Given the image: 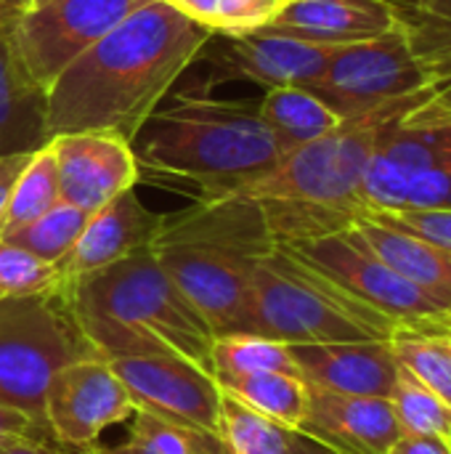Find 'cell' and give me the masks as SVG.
<instances>
[{"label":"cell","instance_id":"28","mask_svg":"<svg viewBox=\"0 0 451 454\" xmlns=\"http://www.w3.org/2000/svg\"><path fill=\"white\" fill-rule=\"evenodd\" d=\"M215 436L226 454H287L292 431L223 394Z\"/></svg>","mask_w":451,"mask_h":454},{"label":"cell","instance_id":"29","mask_svg":"<svg viewBox=\"0 0 451 454\" xmlns=\"http://www.w3.org/2000/svg\"><path fill=\"white\" fill-rule=\"evenodd\" d=\"M388 399L393 404L396 420L404 434L449 442L451 407L404 367H399V378Z\"/></svg>","mask_w":451,"mask_h":454},{"label":"cell","instance_id":"24","mask_svg":"<svg viewBox=\"0 0 451 454\" xmlns=\"http://www.w3.org/2000/svg\"><path fill=\"white\" fill-rule=\"evenodd\" d=\"M221 391L290 431H300L308 415V383L300 375L263 372L231 380L221 386Z\"/></svg>","mask_w":451,"mask_h":454},{"label":"cell","instance_id":"39","mask_svg":"<svg viewBox=\"0 0 451 454\" xmlns=\"http://www.w3.org/2000/svg\"><path fill=\"white\" fill-rule=\"evenodd\" d=\"M32 3H35V0H0V16L8 19V21H13V19H19L27 8H32Z\"/></svg>","mask_w":451,"mask_h":454},{"label":"cell","instance_id":"13","mask_svg":"<svg viewBox=\"0 0 451 454\" xmlns=\"http://www.w3.org/2000/svg\"><path fill=\"white\" fill-rule=\"evenodd\" d=\"M109 364L136 410L215 434L223 391L207 370L178 356H120Z\"/></svg>","mask_w":451,"mask_h":454},{"label":"cell","instance_id":"6","mask_svg":"<svg viewBox=\"0 0 451 454\" xmlns=\"http://www.w3.org/2000/svg\"><path fill=\"white\" fill-rule=\"evenodd\" d=\"M396 322L356 301L322 271L276 245L250 277V333L306 343L388 340Z\"/></svg>","mask_w":451,"mask_h":454},{"label":"cell","instance_id":"9","mask_svg":"<svg viewBox=\"0 0 451 454\" xmlns=\"http://www.w3.org/2000/svg\"><path fill=\"white\" fill-rule=\"evenodd\" d=\"M282 247L396 325H444L451 319L449 309L377 258L354 229Z\"/></svg>","mask_w":451,"mask_h":454},{"label":"cell","instance_id":"41","mask_svg":"<svg viewBox=\"0 0 451 454\" xmlns=\"http://www.w3.org/2000/svg\"><path fill=\"white\" fill-rule=\"evenodd\" d=\"M444 340H447V346H449V351H451V325L444 330Z\"/></svg>","mask_w":451,"mask_h":454},{"label":"cell","instance_id":"17","mask_svg":"<svg viewBox=\"0 0 451 454\" xmlns=\"http://www.w3.org/2000/svg\"><path fill=\"white\" fill-rule=\"evenodd\" d=\"M300 378L311 388L348 396H391L399 378V362L391 340L306 343L290 346Z\"/></svg>","mask_w":451,"mask_h":454},{"label":"cell","instance_id":"26","mask_svg":"<svg viewBox=\"0 0 451 454\" xmlns=\"http://www.w3.org/2000/svg\"><path fill=\"white\" fill-rule=\"evenodd\" d=\"M444 325H396L391 340L399 367L412 372L451 407V351L444 340Z\"/></svg>","mask_w":451,"mask_h":454},{"label":"cell","instance_id":"10","mask_svg":"<svg viewBox=\"0 0 451 454\" xmlns=\"http://www.w3.org/2000/svg\"><path fill=\"white\" fill-rule=\"evenodd\" d=\"M149 0H45L13 19L16 56L43 90L93 43Z\"/></svg>","mask_w":451,"mask_h":454},{"label":"cell","instance_id":"40","mask_svg":"<svg viewBox=\"0 0 451 454\" xmlns=\"http://www.w3.org/2000/svg\"><path fill=\"white\" fill-rule=\"evenodd\" d=\"M61 454H101L98 444H90V447H69V444H58Z\"/></svg>","mask_w":451,"mask_h":454},{"label":"cell","instance_id":"5","mask_svg":"<svg viewBox=\"0 0 451 454\" xmlns=\"http://www.w3.org/2000/svg\"><path fill=\"white\" fill-rule=\"evenodd\" d=\"M64 287L80 330L104 359L178 356L210 372L215 335L152 247Z\"/></svg>","mask_w":451,"mask_h":454},{"label":"cell","instance_id":"31","mask_svg":"<svg viewBox=\"0 0 451 454\" xmlns=\"http://www.w3.org/2000/svg\"><path fill=\"white\" fill-rule=\"evenodd\" d=\"M64 285L56 263H48L29 250L0 239V298H27L51 293Z\"/></svg>","mask_w":451,"mask_h":454},{"label":"cell","instance_id":"3","mask_svg":"<svg viewBox=\"0 0 451 454\" xmlns=\"http://www.w3.org/2000/svg\"><path fill=\"white\" fill-rule=\"evenodd\" d=\"M433 90L343 120L332 133L284 154L271 173L239 194L263 207L276 245L346 231L369 215L362 202V178L385 128L420 104Z\"/></svg>","mask_w":451,"mask_h":454},{"label":"cell","instance_id":"42","mask_svg":"<svg viewBox=\"0 0 451 454\" xmlns=\"http://www.w3.org/2000/svg\"><path fill=\"white\" fill-rule=\"evenodd\" d=\"M37 3H45V0H35V3H32V5H37Z\"/></svg>","mask_w":451,"mask_h":454},{"label":"cell","instance_id":"30","mask_svg":"<svg viewBox=\"0 0 451 454\" xmlns=\"http://www.w3.org/2000/svg\"><path fill=\"white\" fill-rule=\"evenodd\" d=\"M85 223H88V213L66 202H56L45 215H40L37 221H32L29 226L19 229L5 239L48 263H61V258L74 247Z\"/></svg>","mask_w":451,"mask_h":454},{"label":"cell","instance_id":"32","mask_svg":"<svg viewBox=\"0 0 451 454\" xmlns=\"http://www.w3.org/2000/svg\"><path fill=\"white\" fill-rule=\"evenodd\" d=\"M367 218H375L385 226L401 229L407 234H415L420 239H428L451 253V207H425V210H388V213H372Z\"/></svg>","mask_w":451,"mask_h":454},{"label":"cell","instance_id":"1","mask_svg":"<svg viewBox=\"0 0 451 454\" xmlns=\"http://www.w3.org/2000/svg\"><path fill=\"white\" fill-rule=\"evenodd\" d=\"M213 32L149 0L74 59L45 90V133H112L133 144Z\"/></svg>","mask_w":451,"mask_h":454},{"label":"cell","instance_id":"23","mask_svg":"<svg viewBox=\"0 0 451 454\" xmlns=\"http://www.w3.org/2000/svg\"><path fill=\"white\" fill-rule=\"evenodd\" d=\"M210 372L218 386L242 380L263 372H290L300 375L287 343L255 335V333H229L213 338Z\"/></svg>","mask_w":451,"mask_h":454},{"label":"cell","instance_id":"4","mask_svg":"<svg viewBox=\"0 0 451 454\" xmlns=\"http://www.w3.org/2000/svg\"><path fill=\"white\" fill-rule=\"evenodd\" d=\"M274 247L263 207L245 194L197 200L165 215L152 242L154 258L213 335L250 333V277Z\"/></svg>","mask_w":451,"mask_h":454},{"label":"cell","instance_id":"18","mask_svg":"<svg viewBox=\"0 0 451 454\" xmlns=\"http://www.w3.org/2000/svg\"><path fill=\"white\" fill-rule=\"evenodd\" d=\"M396 24L388 0H284L260 27L316 45L372 40Z\"/></svg>","mask_w":451,"mask_h":454},{"label":"cell","instance_id":"33","mask_svg":"<svg viewBox=\"0 0 451 454\" xmlns=\"http://www.w3.org/2000/svg\"><path fill=\"white\" fill-rule=\"evenodd\" d=\"M35 436H51L45 420L29 418L27 412L11 410L0 404V450L19 439H35Z\"/></svg>","mask_w":451,"mask_h":454},{"label":"cell","instance_id":"34","mask_svg":"<svg viewBox=\"0 0 451 454\" xmlns=\"http://www.w3.org/2000/svg\"><path fill=\"white\" fill-rule=\"evenodd\" d=\"M451 117V80L433 88L425 104H420L415 112H409L407 122H433V120H449Z\"/></svg>","mask_w":451,"mask_h":454},{"label":"cell","instance_id":"12","mask_svg":"<svg viewBox=\"0 0 451 454\" xmlns=\"http://www.w3.org/2000/svg\"><path fill=\"white\" fill-rule=\"evenodd\" d=\"M136 404L109 359L88 356L58 370L45 391L43 418L58 444L90 447L112 426L130 420Z\"/></svg>","mask_w":451,"mask_h":454},{"label":"cell","instance_id":"11","mask_svg":"<svg viewBox=\"0 0 451 454\" xmlns=\"http://www.w3.org/2000/svg\"><path fill=\"white\" fill-rule=\"evenodd\" d=\"M340 45H316L268 29L213 32L197 61L210 72V85L242 80L268 88L311 85Z\"/></svg>","mask_w":451,"mask_h":454},{"label":"cell","instance_id":"25","mask_svg":"<svg viewBox=\"0 0 451 454\" xmlns=\"http://www.w3.org/2000/svg\"><path fill=\"white\" fill-rule=\"evenodd\" d=\"M130 420L128 439L117 447H101V454H226L215 434L197 426L146 410H136Z\"/></svg>","mask_w":451,"mask_h":454},{"label":"cell","instance_id":"16","mask_svg":"<svg viewBox=\"0 0 451 454\" xmlns=\"http://www.w3.org/2000/svg\"><path fill=\"white\" fill-rule=\"evenodd\" d=\"M303 434L340 454H388L404 436L391 399L348 396L308 386V415Z\"/></svg>","mask_w":451,"mask_h":454},{"label":"cell","instance_id":"22","mask_svg":"<svg viewBox=\"0 0 451 454\" xmlns=\"http://www.w3.org/2000/svg\"><path fill=\"white\" fill-rule=\"evenodd\" d=\"M388 5L433 85L451 80V0H388Z\"/></svg>","mask_w":451,"mask_h":454},{"label":"cell","instance_id":"14","mask_svg":"<svg viewBox=\"0 0 451 454\" xmlns=\"http://www.w3.org/2000/svg\"><path fill=\"white\" fill-rule=\"evenodd\" d=\"M56 160L58 200L96 213L141 178L130 141L112 133H61L48 138Z\"/></svg>","mask_w":451,"mask_h":454},{"label":"cell","instance_id":"44","mask_svg":"<svg viewBox=\"0 0 451 454\" xmlns=\"http://www.w3.org/2000/svg\"><path fill=\"white\" fill-rule=\"evenodd\" d=\"M0 19H3V16H0Z\"/></svg>","mask_w":451,"mask_h":454},{"label":"cell","instance_id":"35","mask_svg":"<svg viewBox=\"0 0 451 454\" xmlns=\"http://www.w3.org/2000/svg\"><path fill=\"white\" fill-rule=\"evenodd\" d=\"M32 152H11V154H0V221L11 197V189L16 184V178L21 176V170L27 168Z\"/></svg>","mask_w":451,"mask_h":454},{"label":"cell","instance_id":"8","mask_svg":"<svg viewBox=\"0 0 451 454\" xmlns=\"http://www.w3.org/2000/svg\"><path fill=\"white\" fill-rule=\"evenodd\" d=\"M306 88L348 120L417 98L436 85L415 59L401 27L393 24L372 40L340 45L327 69Z\"/></svg>","mask_w":451,"mask_h":454},{"label":"cell","instance_id":"38","mask_svg":"<svg viewBox=\"0 0 451 454\" xmlns=\"http://www.w3.org/2000/svg\"><path fill=\"white\" fill-rule=\"evenodd\" d=\"M287 454H340L338 450L327 447L324 442L314 439L311 434H303V431H292V439H290V452Z\"/></svg>","mask_w":451,"mask_h":454},{"label":"cell","instance_id":"2","mask_svg":"<svg viewBox=\"0 0 451 454\" xmlns=\"http://www.w3.org/2000/svg\"><path fill=\"white\" fill-rule=\"evenodd\" d=\"M130 146L141 176L183 184L197 200L239 194L282 160L258 104L221 101L210 85L167 96Z\"/></svg>","mask_w":451,"mask_h":454},{"label":"cell","instance_id":"43","mask_svg":"<svg viewBox=\"0 0 451 454\" xmlns=\"http://www.w3.org/2000/svg\"><path fill=\"white\" fill-rule=\"evenodd\" d=\"M447 444H449V450H451V436H449V442H447Z\"/></svg>","mask_w":451,"mask_h":454},{"label":"cell","instance_id":"7","mask_svg":"<svg viewBox=\"0 0 451 454\" xmlns=\"http://www.w3.org/2000/svg\"><path fill=\"white\" fill-rule=\"evenodd\" d=\"M101 356L72 311L66 287L0 298V404L43 418L45 391L58 370Z\"/></svg>","mask_w":451,"mask_h":454},{"label":"cell","instance_id":"20","mask_svg":"<svg viewBox=\"0 0 451 454\" xmlns=\"http://www.w3.org/2000/svg\"><path fill=\"white\" fill-rule=\"evenodd\" d=\"M362 242L383 258L391 269H396L404 279L417 285L423 293L436 298L444 309L451 311V253L420 239L415 234H407L401 229L385 226L375 218H362L351 226Z\"/></svg>","mask_w":451,"mask_h":454},{"label":"cell","instance_id":"27","mask_svg":"<svg viewBox=\"0 0 451 454\" xmlns=\"http://www.w3.org/2000/svg\"><path fill=\"white\" fill-rule=\"evenodd\" d=\"M58 200V178H56V160L51 146H40L32 152L27 168L16 178L3 221H0V239L16 234L19 229L29 226L40 215H45Z\"/></svg>","mask_w":451,"mask_h":454},{"label":"cell","instance_id":"21","mask_svg":"<svg viewBox=\"0 0 451 454\" xmlns=\"http://www.w3.org/2000/svg\"><path fill=\"white\" fill-rule=\"evenodd\" d=\"M258 114L271 130L282 157L311 141H319L343 122V117L332 106H327L303 85L268 88L263 101L258 104Z\"/></svg>","mask_w":451,"mask_h":454},{"label":"cell","instance_id":"36","mask_svg":"<svg viewBox=\"0 0 451 454\" xmlns=\"http://www.w3.org/2000/svg\"><path fill=\"white\" fill-rule=\"evenodd\" d=\"M388 454H451L449 444L444 439H431V436H409L404 434Z\"/></svg>","mask_w":451,"mask_h":454},{"label":"cell","instance_id":"19","mask_svg":"<svg viewBox=\"0 0 451 454\" xmlns=\"http://www.w3.org/2000/svg\"><path fill=\"white\" fill-rule=\"evenodd\" d=\"M11 27L13 21L0 19V154L35 152L48 144L45 96L24 72Z\"/></svg>","mask_w":451,"mask_h":454},{"label":"cell","instance_id":"37","mask_svg":"<svg viewBox=\"0 0 451 454\" xmlns=\"http://www.w3.org/2000/svg\"><path fill=\"white\" fill-rule=\"evenodd\" d=\"M0 454H61V447L53 436H35L5 444Z\"/></svg>","mask_w":451,"mask_h":454},{"label":"cell","instance_id":"15","mask_svg":"<svg viewBox=\"0 0 451 454\" xmlns=\"http://www.w3.org/2000/svg\"><path fill=\"white\" fill-rule=\"evenodd\" d=\"M162 218L165 215L152 213L133 189L109 200L88 215L74 247L61 258V263H56L64 285L152 247Z\"/></svg>","mask_w":451,"mask_h":454}]
</instances>
